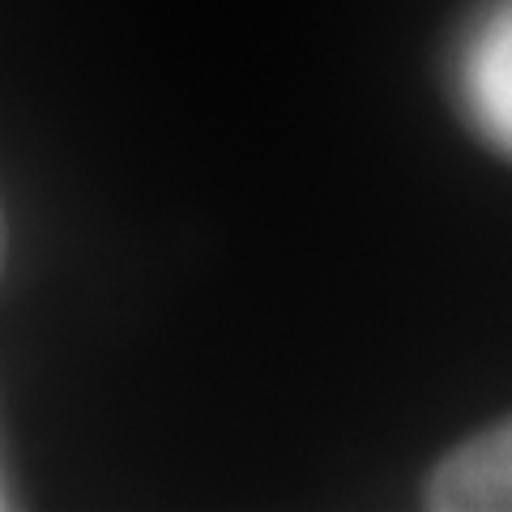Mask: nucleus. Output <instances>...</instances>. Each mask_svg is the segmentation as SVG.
<instances>
[{"instance_id":"f03ea898","label":"nucleus","mask_w":512,"mask_h":512,"mask_svg":"<svg viewBox=\"0 0 512 512\" xmlns=\"http://www.w3.org/2000/svg\"><path fill=\"white\" fill-rule=\"evenodd\" d=\"M436 512H512V419L453 448L427 483Z\"/></svg>"},{"instance_id":"7ed1b4c3","label":"nucleus","mask_w":512,"mask_h":512,"mask_svg":"<svg viewBox=\"0 0 512 512\" xmlns=\"http://www.w3.org/2000/svg\"><path fill=\"white\" fill-rule=\"evenodd\" d=\"M0 269H5V214H0Z\"/></svg>"},{"instance_id":"f257e3e1","label":"nucleus","mask_w":512,"mask_h":512,"mask_svg":"<svg viewBox=\"0 0 512 512\" xmlns=\"http://www.w3.org/2000/svg\"><path fill=\"white\" fill-rule=\"evenodd\" d=\"M461 99L495 150L512 158V0H495L461 56Z\"/></svg>"}]
</instances>
